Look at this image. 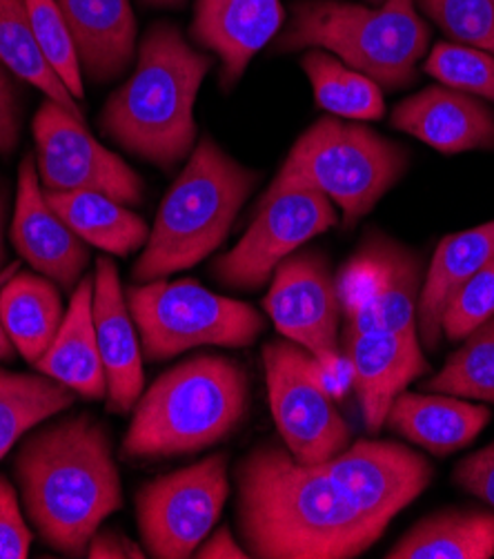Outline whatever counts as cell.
I'll list each match as a JSON object with an SVG mask.
<instances>
[{
	"label": "cell",
	"mask_w": 494,
	"mask_h": 559,
	"mask_svg": "<svg viewBox=\"0 0 494 559\" xmlns=\"http://www.w3.org/2000/svg\"><path fill=\"white\" fill-rule=\"evenodd\" d=\"M12 243L21 257L61 288H76L89 261L85 241L57 214L38 177L34 156H25L19 170V194L12 218Z\"/></svg>",
	"instance_id": "obj_15"
},
{
	"label": "cell",
	"mask_w": 494,
	"mask_h": 559,
	"mask_svg": "<svg viewBox=\"0 0 494 559\" xmlns=\"http://www.w3.org/2000/svg\"><path fill=\"white\" fill-rule=\"evenodd\" d=\"M94 328L107 379L109 411L130 413L143 393V359L130 306L123 299L119 270L107 257L96 261Z\"/></svg>",
	"instance_id": "obj_19"
},
{
	"label": "cell",
	"mask_w": 494,
	"mask_h": 559,
	"mask_svg": "<svg viewBox=\"0 0 494 559\" xmlns=\"http://www.w3.org/2000/svg\"><path fill=\"white\" fill-rule=\"evenodd\" d=\"M72 404V390L57 379L0 370V460L27 430Z\"/></svg>",
	"instance_id": "obj_29"
},
{
	"label": "cell",
	"mask_w": 494,
	"mask_h": 559,
	"mask_svg": "<svg viewBox=\"0 0 494 559\" xmlns=\"http://www.w3.org/2000/svg\"><path fill=\"white\" fill-rule=\"evenodd\" d=\"M346 361L370 432L383 428L393 402L408 383L430 372L417 337H401L383 328L346 337Z\"/></svg>",
	"instance_id": "obj_17"
},
{
	"label": "cell",
	"mask_w": 494,
	"mask_h": 559,
	"mask_svg": "<svg viewBox=\"0 0 494 559\" xmlns=\"http://www.w3.org/2000/svg\"><path fill=\"white\" fill-rule=\"evenodd\" d=\"M263 366L274 421L290 455L318 466L350 445V426L329 400L316 357L294 342H272L263 348Z\"/></svg>",
	"instance_id": "obj_9"
},
{
	"label": "cell",
	"mask_w": 494,
	"mask_h": 559,
	"mask_svg": "<svg viewBox=\"0 0 494 559\" xmlns=\"http://www.w3.org/2000/svg\"><path fill=\"white\" fill-rule=\"evenodd\" d=\"M390 559H490L494 513L453 509L419 522L386 555Z\"/></svg>",
	"instance_id": "obj_26"
},
{
	"label": "cell",
	"mask_w": 494,
	"mask_h": 559,
	"mask_svg": "<svg viewBox=\"0 0 494 559\" xmlns=\"http://www.w3.org/2000/svg\"><path fill=\"white\" fill-rule=\"evenodd\" d=\"M490 317H494V257L450 299L444 312L446 337L461 342Z\"/></svg>",
	"instance_id": "obj_35"
},
{
	"label": "cell",
	"mask_w": 494,
	"mask_h": 559,
	"mask_svg": "<svg viewBox=\"0 0 494 559\" xmlns=\"http://www.w3.org/2000/svg\"><path fill=\"white\" fill-rule=\"evenodd\" d=\"M45 199L74 230V235L103 252L128 257L147 243V223L112 197L87 190H45Z\"/></svg>",
	"instance_id": "obj_24"
},
{
	"label": "cell",
	"mask_w": 494,
	"mask_h": 559,
	"mask_svg": "<svg viewBox=\"0 0 494 559\" xmlns=\"http://www.w3.org/2000/svg\"><path fill=\"white\" fill-rule=\"evenodd\" d=\"M490 411L461 397L403 393L393 402L386 424L436 457L466 449L487 426Z\"/></svg>",
	"instance_id": "obj_23"
},
{
	"label": "cell",
	"mask_w": 494,
	"mask_h": 559,
	"mask_svg": "<svg viewBox=\"0 0 494 559\" xmlns=\"http://www.w3.org/2000/svg\"><path fill=\"white\" fill-rule=\"evenodd\" d=\"M143 3L149 8H158V10H181V8H185L188 0H143Z\"/></svg>",
	"instance_id": "obj_43"
},
{
	"label": "cell",
	"mask_w": 494,
	"mask_h": 559,
	"mask_svg": "<svg viewBox=\"0 0 494 559\" xmlns=\"http://www.w3.org/2000/svg\"><path fill=\"white\" fill-rule=\"evenodd\" d=\"M0 66L16 79L45 92L49 100L65 107L76 119L85 121L83 107L38 47L25 0H0Z\"/></svg>",
	"instance_id": "obj_28"
},
{
	"label": "cell",
	"mask_w": 494,
	"mask_h": 559,
	"mask_svg": "<svg viewBox=\"0 0 494 559\" xmlns=\"http://www.w3.org/2000/svg\"><path fill=\"white\" fill-rule=\"evenodd\" d=\"M228 492L226 455L205 457L149 481L138 492V528L149 555L158 559L192 557L221 518Z\"/></svg>",
	"instance_id": "obj_10"
},
{
	"label": "cell",
	"mask_w": 494,
	"mask_h": 559,
	"mask_svg": "<svg viewBox=\"0 0 494 559\" xmlns=\"http://www.w3.org/2000/svg\"><path fill=\"white\" fill-rule=\"evenodd\" d=\"M85 552L89 559H143L145 557L141 546H136L130 537L117 531H103V533L96 531Z\"/></svg>",
	"instance_id": "obj_39"
},
{
	"label": "cell",
	"mask_w": 494,
	"mask_h": 559,
	"mask_svg": "<svg viewBox=\"0 0 494 559\" xmlns=\"http://www.w3.org/2000/svg\"><path fill=\"white\" fill-rule=\"evenodd\" d=\"M214 59L172 23H154L138 47L134 74L103 107L100 128L130 154L172 170L192 154L194 105Z\"/></svg>",
	"instance_id": "obj_3"
},
{
	"label": "cell",
	"mask_w": 494,
	"mask_h": 559,
	"mask_svg": "<svg viewBox=\"0 0 494 559\" xmlns=\"http://www.w3.org/2000/svg\"><path fill=\"white\" fill-rule=\"evenodd\" d=\"M40 374L61 381L85 400L107 395V379L94 328V282L83 276L74 288L70 310L47 353L34 364Z\"/></svg>",
	"instance_id": "obj_22"
},
{
	"label": "cell",
	"mask_w": 494,
	"mask_h": 559,
	"mask_svg": "<svg viewBox=\"0 0 494 559\" xmlns=\"http://www.w3.org/2000/svg\"><path fill=\"white\" fill-rule=\"evenodd\" d=\"M444 370L423 383L425 393L494 404V317L474 328Z\"/></svg>",
	"instance_id": "obj_31"
},
{
	"label": "cell",
	"mask_w": 494,
	"mask_h": 559,
	"mask_svg": "<svg viewBox=\"0 0 494 559\" xmlns=\"http://www.w3.org/2000/svg\"><path fill=\"white\" fill-rule=\"evenodd\" d=\"M258 175L205 136L162 199L145 250L134 265L141 284L188 270L226 241Z\"/></svg>",
	"instance_id": "obj_6"
},
{
	"label": "cell",
	"mask_w": 494,
	"mask_h": 559,
	"mask_svg": "<svg viewBox=\"0 0 494 559\" xmlns=\"http://www.w3.org/2000/svg\"><path fill=\"white\" fill-rule=\"evenodd\" d=\"M36 167L43 190L100 192L125 205H141L143 179L115 152L100 145L65 107L45 100L34 119Z\"/></svg>",
	"instance_id": "obj_12"
},
{
	"label": "cell",
	"mask_w": 494,
	"mask_h": 559,
	"mask_svg": "<svg viewBox=\"0 0 494 559\" xmlns=\"http://www.w3.org/2000/svg\"><path fill=\"white\" fill-rule=\"evenodd\" d=\"M239 526L250 557L352 559L383 526L361 513L321 466L299 464L279 445H261L237 471Z\"/></svg>",
	"instance_id": "obj_1"
},
{
	"label": "cell",
	"mask_w": 494,
	"mask_h": 559,
	"mask_svg": "<svg viewBox=\"0 0 494 559\" xmlns=\"http://www.w3.org/2000/svg\"><path fill=\"white\" fill-rule=\"evenodd\" d=\"M301 68L310 79L316 105L329 115L352 121H378L386 115L383 87L348 68L335 53L312 47L303 53Z\"/></svg>",
	"instance_id": "obj_27"
},
{
	"label": "cell",
	"mask_w": 494,
	"mask_h": 559,
	"mask_svg": "<svg viewBox=\"0 0 494 559\" xmlns=\"http://www.w3.org/2000/svg\"><path fill=\"white\" fill-rule=\"evenodd\" d=\"M0 319L14 348L34 366L61 328V295L49 278L21 272L0 293Z\"/></svg>",
	"instance_id": "obj_25"
},
{
	"label": "cell",
	"mask_w": 494,
	"mask_h": 559,
	"mask_svg": "<svg viewBox=\"0 0 494 559\" xmlns=\"http://www.w3.org/2000/svg\"><path fill=\"white\" fill-rule=\"evenodd\" d=\"M408 150L361 123L318 119L299 136L269 188L310 186L333 201L354 228L408 170Z\"/></svg>",
	"instance_id": "obj_7"
},
{
	"label": "cell",
	"mask_w": 494,
	"mask_h": 559,
	"mask_svg": "<svg viewBox=\"0 0 494 559\" xmlns=\"http://www.w3.org/2000/svg\"><path fill=\"white\" fill-rule=\"evenodd\" d=\"M12 353H14V344L3 325V319H0V359H10Z\"/></svg>",
	"instance_id": "obj_42"
},
{
	"label": "cell",
	"mask_w": 494,
	"mask_h": 559,
	"mask_svg": "<svg viewBox=\"0 0 494 559\" xmlns=\"http://www.w3.org/2000/svg\"><path fill=\"white\" fill-rule=\"evenodd\" d=\"M381 248V328L419 340L417 308L421 297V261L401 243L378 235Z\"/></svg>",
	"instance_id": "obj_30"
},
{
	"label": "cell",
	"mask_w": 494,
	"mask_h": 559,
	"mask_svg": "<svg viewBox=\"0 0 494 559\" xmlns=\"http://www.w3.org/2000/svg\"><path fill=\"white\" fill-rule=\"evenodd\" d=\"M492 257L494 221L438 241L417 308V328L427 350H436L442 340L444 312L450 299Z\"/></svg>",
	"instance_id": "obj_21"
},
{
	"label": "cell",
	"mask_w": 494,
	"mask_h": 559,
	"mask_svg": "<svg viewBox=\"0 0 494 559\" xmlns=\"http://www.w3.org/2000/svg\"><path fill=\"white\" fill-rule=\"evenodd\" d=\"M368 3H378V5H381V3H383V0H368Z\"/></svg>",
	"instance_id": "obj_44"
},
{
	"label": "cell",
	"mask_w": 494,
	"mask_h": 559,
	"mask_svg": "<svg viewBox=\"0 0 494 559\" xmlns=\"http://www.w3.org/2000/svg\"><path fill=\"white\" fill-rule=\"evenodd\" d=\"M16 473L29 520L53 550L65 555H85L105 518L123 507L112 441L87 415L32 435L19 453Z\"/></svg>",
	"instance_id": "obj_2"
},
{
	"label": "cell",
	"mask_w": 494,
	"mask_h": 559,
	"mask_svg": "<svg viewBox=\"0 0 494 559\" xmlns=\"http://www.w3.org/2000/svg\"><path fill=\"white\" fill-rule=\"evenodd\" d=\"M423 72L446 87L494 103V56L483 49L436 43L427 53Z\"/></svg>",
	"instance_id": "obj_33"
},
{
	"label": "cell",
	"mask_w": 494,
	"mask_h": 559,
	"mask_svg": "<svg viewBox=\"0 0 494 559\" xmlns=\"http://www.w3.org/2000/svg\"><path fill=\"white\" fill-rule=\"evenodd\" d=\"M335 203L310 186L269 188L243 239L214 263L221 284L261 288L292 252L337 223Z\"/></svg>",
	"instance_id": "obj_11"
},
{
	"label": "cell",
	"mask_w": 494,
	"mask_h": 559,
	"mask_svg": "<svg viewBox=\"0 0 494 559\" xmlns=\"http://www.w3.org/2000/svg\"><path fill=\"white\" fill-rule=\"evenodd\" d=\"M5 214H8V197H5V190L0 188V263H3V259H5V243H3Z\"/></svg>",
	"instance_id": "obj_41"
},
{
	"label": "cell",
	"mask_w": 494,
	"mask_h": 559,
	"mask_svg": "<svg viewBox=\"0 0 494 559\" xmlns=\"http://www.w3.org/2000/svg\"><path fill=\"white\" fill-rule=\"evenodd\" d=\"M263 306L286 340L316 357L323 379L333 377L335 388L346 359L339 355L341 301L327 261L318 254H290L274 270Z\"/></svg>",
	"instance_id": "obj_13"
},
{
	"label": "cell",
	"mask_w": 494,
	"mask_h": 559,
	"mask_svg": "<svg viewBox=\"0 0 494 559\" xmlns=\"http://www.w3.org/2000/svg\"><path fill=\"white\" fill-rule=\"evenodd\" d=\"M427 45L430 27L414 0H383L378 8L346 0H294L288 25L274 38L277 53L325 49L386 90L417 81Z\"/></svg>",
	"instance_id": "obj_5"
},
{
	"label": "cell",
	"mask_w": 494,
	"mask_h": 559,
	"mask_svg": "<svg viewBox=\"0 0 494 559\" xmlns=\"http://www.w3.org/2000/svg\"><path fill=\"white\" fill-rule=\"evenodd\" d=\"M29 23L47 63L65 83L70 94L81 100L85 96L83 68L70 25L57 0H25Z\"/></svg>",
	"instance_id": "obj_32"
},
{
	"label": "cell",
	"mask_w": 494,
	"mask_h": 559,
	"mask_svg": "<svg viewBox=\"0 0 494 559\" xmlns=\"http://www.w3.org/2000/svg\"><path fill=\"white\" fill-rule=\"evenodd\" d=\"M29 546L32 533L21 515L16 492L0 475V559H25Z\"/></svg>",
	"instance_id": "obj_36"
},
{
	"label": "cell",
	"mask_w": 494,
	"mask_h": 559,
	"mask_svg": "<svg viewBox=\"0 0 494 559\" xmlns=\"http://www.w3.org/2000/svg\"><path fill=\"white\" fill-rule=\"evenodd\" d=\"M318 466L361 513L383 528H388L434 477V468L423 455L395 441L361 439Z\"/></svg>",
	"instance_id": "obj_14"
},
{
	"label": "cell",
	"mask_w": 494,
	"mask_h": 559,
	"mask_svg": "<svg viewBox=\"0 0 494 559\" xmlns=\"http://www.w3.org/2000/svg\"><path fill=\"white\" fill-rule=\"evenodd\" d=\"M194 557H201V559H245V557H250V552L234 542L230 528H218L203 546H198L194 550Z\"/></svg>",
	"instance_id": "obj_40"
},
{
	"label": "cell",
	"mask_w": 494,
	"mask_h": 559,
	"mask_svg": "<svg viewBox=\"0 0 494 559\" xmlns=\"http://www.w3.org/2000/svg\"><path fill=\"white\" fill-rule=\"evenodd\" d=\"M21 134V109L16 103V90L5 72V68L0 66V154H10Z\"/></svg>",
	"instance_id": "obj_38"
},
{
	"label": "cell",
	"mask_w": 494,
	"mask_h": 559,
	"mask_svg": "<svg viewBox=\"0 0 494 559\" xmlns=\"http://www.w3.org/2000/svg\"><path fill=\"white\" fill-rule=\"evenodd\" d=\"M455 484L494 509V441L457 464Z\"/></svg>",
	"instance_id": "obj_37"
},
{
	"label": "cell",
	"mask_w": 494,
	"mask_h": 559,
	"mask_svg": "<svg viewBox=\"0 0 494 559\" xmlns=\"http://www.w3.org/2000/svg\"><path fill=\"white\" fill-rule=\"evenodd\" d=\"M248 404L250 379L241 364L221 355L188 359L136 402L123 455L162 460L207 449L243 421Z\"/></svg>",
	"instance_id": "obj_4"
},
{
	"label": "cell",
	"mask_w": 494,
	"mask_h": 559,
	"mask_svg": "<svg viewBox=\"0 0 494 559\" xmlns=\"http://www.w3.org/2000/svg\"><path fill=\"white\" fill-rule=\"evenodd\" d=\"M390 121L442 154L494 150V111L479 96L446 85L401 100Z\"/></svg>",
	"instance_id": "obj_18"
},
{
	"label": "cell",
	"mask_w": 494,
	"mask_h": 559,
	"mask_svg": "<svg viewBox=\"0 0 494 559\" xmlns=\"http://www.w3.org/2000/svg\"><path fill=\"white\" fill-rule=\"evenodd\" d=\"M149 361L177 357L198 346L243 348L263 332V317L248 304L228 299L196 282H149L128 293Z\"/></svg>",
	"instance_id": "obj_8"
},
{
	"label": "cell",
	"mask_w": 494,
	"mask_h": 559,
	"mask_svg": "<svg viewBox=\"0 0 494 559\" xmlns=\"http://www.w3.org/2000/svg\"><path fill=\"white\" fill-rule=\"evenodd\" d=\"M74 36L83 72L107 83L121 76L136 53V19L130 0H57Z\"/></svg>",
	"instance_id": "obj_20"
},
{
	"label": "cell",
	"mask_w": 494,
	"mask_h": 559,
	"mask_svg": "<svg viewBox=\"0 0 494 559\" xmlns=\"http://www.w3.org/2000/svg\"><path fill=\"white\" fill-rule=\"evenodd\" d=\"M284 21L281 0H196L190 36L221 61V85L230 90Z\"/></svg>",
	"instance_id": "obj_16"
},
{
	"label": "cell",
	"mask_w": 494,
	"mask_h": 559,
	"mask_svg": "<svg viewBox=\"0 0 494 559\" xmlns=\"http://www.w3.org/2000/svg\"><path fill=\"white\" fill-rule=\"evenodd\" d=\"M419 10L455 43L494 56V0H419Z\"/></svg>",
	"instance_id": "obj_34"
}]
</instances>
